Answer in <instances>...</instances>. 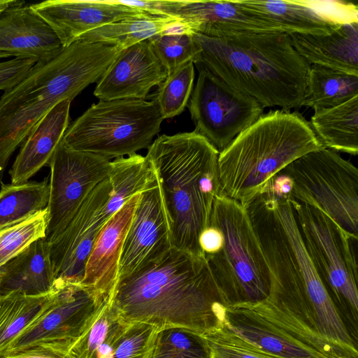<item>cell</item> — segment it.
Segmentation results:
<instances>
[{"instance_id": "cb8c5ba5", "label": "cell", "mask_w": 358, "mask_h": 358, "mask_svg": "<svg viewBox=\"0 0 358 358\" xmlns=\"http://www.w3.org/2000/svg\"><path fill=\"white\" fill-rule=\"evenodd\" d=\"M310 124L324 148L358 153V96L338 106L315 110Z\"/></svg>"}, {"instance_id": "3957f363", "label": "cell", "mask_w": 358, "mask_h": 358, "mask_svg": "<svg viewBox=\"0 0 358 358\" xmlns=\"http://www.w3.org/2000/svg\"><path fill=\"white\" fill-rule=\"evenodd\" d=\"M146 158L156 174L171 246L204 257L199 238L210 225L219 194V152L195 131L163 134L148 148Z\"/></svg>"}, {"instance_id": "4dcf8cb0", "label": "cell", "mask_w": 358, "mask_h": 358, "mask_svg": "<svg viewBox=\"0 0 358 358\" xmlns=\"http://www.w3.org/2000/svg\"><path fill=\"white\" fill-rule=\"evenodd\" d=\"M148 358H210V353L202 335L169 327L157 331Z\"/></svg>"}, {"instance_id": "9a60e30c", "label": "cell", "mask_w": 358, "mask_h": 358, "mask_svg": "<svg viewBox=\"0 0 358 358\" xmlns=\"http://www.w3.org/2000/svg\"><path fill=\"white\" fill-rule=\"evenodd\" d=\"M158 182L140 193L119 265L118 280L159 258L171 248Z\"/></svg>"}, {"instance_id": "30bf717a", "label": "cell", "mask_w": 358, "mask_h": 358, "mask_svg": "<svg viewBox=\"0 0 358 358\" xmlns=\"http://www.w3.org/2000/svg\"><path fill=\"white\" fill-rule=\"evenodd\" d=\"M106 298L81 283L55 280L49 301L5 356L34 350L64 358Z\"/></svg>"}, {"instance_id": "d6a6232c", "label": "cell", "mask_w": 358, "mask_h": 358, "mask_svg": "<svg viewBox=\"0 0 358 358\" xmlns=\"http://www.w3.org/2000/svg\"><path fill=\"white\" fill-rule=\"evenodd\" d=\"M194 80L192 61L167 74L159 85L155 97L164 120L173 118L183 112L193 90Z\"/></svg>"}, {"instance_id": "ee69618b", "label": "cell", "mask_w": 358, "mask_h": 358, "mask_svg": "<svg viewBox=\"0 0 358 358\" xmlns=\"http://www.w3.org/2000/svg\"><path fill=\"white\" fill-rule=\"evenodd\" d=\"M1 12H2V11H1ZM1 12H0V13H1Z\"/></svg>"}, {"instance_id": "2e32d148", "label": "cell", "mask_w": 358, "mask_h": 358, "mask_svg": "<svg viewBox=\"0 0 358 358\" xmlns=\"http://www.w3.org/2000/svg\"><path fill=\"white\" fill-rule=\"evenodd\" d=\"M30 7L52 29L64 48L90 31L148 13L112 0H47Z\"/></svg>"}, {"instance_id": "d6986e66", "label": "cell", "mask_w": 358, "mask_h": 358, "mask_svg": "<svg viewBox=\"0 0 358 358\" xmlns=\"http://www.w3.org/2000/svg\"><path fill=\"white\" fill-rule=\"evenodd\" d=\"M139 196H133L108 220L88 257L81 284L104 298L113 293L118 280L121 253Z\"/></svg>"}, {"instance_id": "d4e9b609", "label": "cell", "mask_w": 358, "mask_h": 358, "mask_svg": "<svg viewBox=\"0 0 358 358\" xmlns=\"http://www.w3.org/2000/svg\"><path fill=\"white\" fill-rule=\"evenodd\" d=\"M241 2L274 22L288 35H327L341 26L324 20L300 0H241Z\"/></svg>"}, {"instance_id": "4316f807", "label": "cell", "mask_w": 358, "mask_h": 358, "mask_svg": "<svg viewBox=\"0 0 358 358\" xmlns=\"http://www.w3.org/2000/svg\"><path fill=\"white\" fill-rule=\"evenodd\" d=\"M358 96V76L312 64L302 106L314 110L332 108Z\"/></svg>"}, {"instance_id": "e0dca14e", "label": "cell", "mask_w": 358, "mask_h": 358, "mask_svg": "<svg viewBox=\"0 0 358 358\" xmlns=\"http://www.w3.org/2000/svg\"><path fill=\"white\" fill-rule=\"evenodd\" d=\"M167 74L149 41H144L120 52L98 80L94 95L102 101L145 99Z\"/></svg>"}, {"instance_id": "5b68a950", "label": "cell", "mask_w": 358, "mask_h": 358, "mask_svg": "<svg viewBox=\"0 0 358 358\" xmlns=\"http://www.w3.org/2000/svg\"><path fill=\"white\" fill-rule=\"evenodd\" d=\"M323 148L300 113L271 110L219 153V194L247 208L274 175L297 158Z\"/></svg>"}, {"instance_id": "6da1fadb", "label": "cell", "mask_w": 358, "mask_h": 358, "mask_svg": "<svg viewBox=\"0 0 358 358\" xmlns=\"http://www.w3.org/2000/svg\"><path fill=\"white\" fill-rule=\"evenodd\" d=\"M112 301L127 322L201 335L224 325L227 308L206 258L173 247L119 279Z\"/></svg>"}, {"instance_id": "9c48e42d", "label": "cell", "mask_w": 358, "mask_h": 358, "mask_svg": "<svg viewBox=\"0 0 358 358\" xmlns=\"http://www.w3.org/2000/svg\"><path fill=\"white\" fill-rule=\"evenodd\" d=\"M282 171L292 180V200L317 208L358 237V170L353 164L323 148L297 158Z\"/></svg>"}, {"instance_id": "ffe728a7", "label": "cell", "mask_w": 358, "mask_h": 358, "mask_svg": "<svg viewBox=\"0 0 358 358\" xmlns=\"http://www.w3.org/2000/svg\"><path fill=\"white\" fill-rule=\"evenodd\" d=\"M224 325L255 347L280 358H331L299 341L247 305L227 307Z\"/></svg>"}, {"instance_id": "7402d4cb", "label": "cell", "mask_w": 358, "mask_h": 358, "mask_svg": "<svg viewBox=\"0 0 358 358\" xmlns=\"http://www.w3.org/2000/svg\"><path fill=\"white\" fill-rule=\"evenodd\" d=\"M55 281L50 245L46 238H41L0 268V296L11 292L47 294Z\"/></svg>"}, {"instance_id": "b9f144b4", "label": "cell", "mask_w": 358, "mask_h": 358, "mask_svg": "<svg viewBox=\"0 0 358 358\" xmlns=\"http://www.w3.org/2000/svg\"><path fill=\"white\" fill-rule=\"evenodd\" d=\"M24 1L20 0H0V12L6 9L22 3Z\"/></svg>"}, {"instance_id": "484cf974", "label": "cell", "mask_w": 358, "mask_h": 358, "mask_svg": "<svg viewBox=\"0 0 358 358\" xmlns=\"http://www.w3.org/2000/svg\"><path fill=\"white\" fill-rule=\"evenodd\" d=\"M177 27H180L178 19L148 13L101 26L85 33L78 39L124 50Z\"/></svg>"}, {"instance_id": "8992f818", "label": "cell", "mask_w": 358, "mask_h": 358, "mask_svg": "<svg viewBox=\"0 0 358 358\" xmlns=\"http://www.w3.org/2000/svg\"><path fill=\"white\" fill-rule=\"evenodd\" d=\"M210 225L221 231L223 243L219 251L205 258L226 307L266 300L271 289L270 273L247 208L218 194Z\"/></svg>"}, {"instance_id": "7a4b0ae2", "label": "cell", "mask_w": 358, "mask_h": 358, "mask_svg": "<svg viewBox=\"0 0 358 358\" xmlns=\"http://www.w3.org/2000/svg\"><path fill=\"white\" fill-rule=\"evenodd\" d=\"M200 51L193 61L264 108L290 111L302 107L310 64L289 35L245 34L211 38L194 33Z\"/></svg>"}, {"instance_id": "74e56055", "label": "cell", "mask_w": 358, "mask_h": 358, "mask_svg": "<svg viewBox=\"0 0 358 358\" xmlns=\"http://www.w3.org/2000/svg\"><path fill=\"white\" fill-rule=\"evenodd\" d=\"M36 61L14 58L0 62V90L7 91L13 87L29 73Z\"/></svg>"}, {"instance_id": "60d3db41", "label": "cell", "mask_w": 358, "mask_h": 358, "mask_svg": "<svg viewBox=\"0 0 358 358\" xmlns=\"http://www.w3.org/2000/svg\"><path fill=\"white\" fill-rule=\"evenodd\" d=\"M3 358H63L52 352L41 350H25L16 354L8 355Z\"/></svg>"}, {"instance_id": "603a6c76", "label": "cell", "mask_w": 358, "mask_h": 358, "mask_svg": "<svg viewBox=\"0 0 358 358\" xmlns=\"http://www.w3.org/2000/svg\"><path fill=\"white\" fill-rule=\"evenodd\" d=\"M296 51L310 65L358 76V22L341 25L327 35L292 34Z\"/></svg>"}, {"instance_id": "d590c367", "label": "cell", "mask_w": 358, "mask_h": 358, "mask_svg": "<svg viewBox=\"0 0 358 358\" xmlns=\"http://www.w3.org/2000/svg\"><path fill=\"white\" fill-rule=\"evenodd\" d=\"M157 329L143 322H130L123 333L112 358H148Z\"/></svg>"}, {"instance_id": "ac0fdd59", "label": "cell", "mask_w": 358, "mask_h": 358, "mask_svg": "<svg viewBox=\"0 0 358 358\" xmlns=\"http://www.w3.org/2000/svg\"><path fill=\"white\" fill-rule=\"evenodd\" d=\"M52 29L25 2L0 13V52L48 62L64 50Z\"/></svg>"}, {"instance_id": "f546056e", "label": "cell", "mask_w": 358, "mask_h": 358, "mask_svg": "<svg viewBox=\"0 0 358 358\" xmlns=\"http://www.w3.org/2000/svg\"><path fill=\"white\" fill-rule=\"evenodd\" d=\"M112 296L103 301L64 358H96L106 341L127 322L114 306Z\"/></svg>"}, {"instance_id": "44dd1931", "label": "cell", "mask_w": 358, "mask_h": 358, "mask_svg": "<svg viewBox=\"0 0 358 358\" xmlns=\"http://www.w3.org/2000/svg\"><path fill=\"white\" fill-rule=\"evenodd\" d=\"M71 101L66 99L54 106L24 139L9 172L11 184L27 182L49 165L69 125Z\"/></svg>"}, {"instance_id": "4fadbf2b", "label": "cell", "mask_w": 358, "mask_h": 358, "mask_svg": "<svg viewBox=\"0 0 358 358\" xmlns=\"http://www.w3.org/2000/svg\"><path fill=\"white\" fill-rule=\"evenodd\" d=\"M110 192L108 178L89 193L65 228L48 242L55 280L81 283L96 238L118 210L109 202Z\"/></svg>"}, {"instance_id": "8d00e7d4", "label": "cell", "mask_w": 358, "mask_h": 358, "mask_svg": "<svg viewBox=\"0 0 358 358\" xmlns=\"http://www.w3.org/2000/svg\"><path fill=\"white\" fill-rule=\"evenodd\" d=\"M324 20L338 25L358 22V6L346 1L300 0Z\"/></svg>"}, {"instance_id": "52a82bcc", "label": "cell", "mask_w": 358, "mask_h": 358, "mask_svg": "<svg viewBox=\"0 0 358 358\" xmlns=\"http://www.w3.org/2000/svg\"><path fill=\"white\" fill-rule=\"evenodd\" d=\"M163 120L155 99L99 100L69 124L62 141L73 150L115 159L148 148Z\"/></svg>"}, {"instance_id": "8fae6325", "label": "cell", "mask_w": 358, "mask_h": 358, "mask_svg": "<svg viewBox=\"0 0 358 358\" xmlns=\"http://www.w3.org/2000/svg\"><path fill=\"white\" fill-rule=\"evenodd\" d=\"M197 69L199 76L187 106L194 131L220 153L264 114V108L207 69Z\"/></svg>"}, {"instance_id": "277c9868", "label": "cell", "mask_w": 358, "mask_h": 358, "mask_svg": "<svg viewBox=\"0 0 358 358\" xmlns=\"http://www.w3.org/2000/svg\"><path fill=\"white\" fill-rule=\"evenodd\" d=\"M78 39L55 58L37 62L0 98V184L8 161L34 127L57 104L99 80L122 51Z\"/></svg>"}, {"instance_id": "83f0119b", "label": "cell", "mask_w": 358, "mask_h": 358, "mask_svg": "<svg viewBox=\"0 0 358 358\" xmlns=\"http://www.w3.org/2000/svg\"><path fill=\"white\" fill-rule=\"evenodd\" d=\"M49 178L41 182L3 184L0 190V230L26 220L47 208Z\"/></svg>"}, {"instance_id": "e575fe53", "label": "cell", "mask_w": 358, "mask_h": 358, "mask_svg": "<svg viewBox=\"0 0 358 358\" xmlns=\"http://www.w3.org/2000/svg\"><path fill=\"white\" fill-rule=\"evenodd\" d=\"M202 336L208 344L210 358H280L245 341L224 324Z\"/></svg>"}, {"instance_id": "5bb4252c", "label": "cell", "mask_w": 358, "mask_h": 358, "mask_svg": "<svg viewBox=\"0 0 358 358\" xmlns=\"http://www.w3.org/2000/svg\"><path fill=\"white\" fill-rule=\"evenodd\" d=\"M158 15L178 19L183 29L211 38L284 33L274 22L241 1L162 0Z\"/></svg>"}, {"instance_id": "ba28073f", "label": "cell", "mask_w": 358, "mask_h": 358, "mask_svg": "<svg viewBox=\"0 0 358 358\" xmlns=\"http://www.w3.org/2000/svg\"><path fill=\"white\" fill-rule=\"evenodd\" d=\"M305 249L334 303L357 322V241L317 208L291 200Z\"/></svg>"}, {"instance_id": "f1b7e54d", "label": "cell", "mask_w": 358, "mask_h": 358, "mask_svg": "<svg viewBox=\"0 0 358 358\" xmlns=\"http://www.w3.org/2000/svg\"><path fill=\"white\" fill-rule=\"evenodd\" d=\"M51 296H30L11 292L0 296V358L8 352L14 340L37 317Z\"/></svg>"}, {"instance_id": "836d02e7", "label": "cell", "mask_w": 358, "mask_h": 358, "mask_svg": "<svg viewBox=\"0 0 358 358\" xmlns=\"http://www.w3.org/2000/svg\"><path fill=\"white\" fill-rule=\"evenodd\" d=\"M47 208L26 220L0 230V268L31 243L46 238Z\"/></svg>"}, {"instance_id": "1f68e13d", "label": "cell", "mask_w": 358, "mask_h": 358, "mask_svg": "<svg viewBox=\"0 0 358 358\" xmlns=\"http://www.w3.org/2000/svg\"><path fill=\"white\" fill-rule=\"evenodd\" d=\"M148 41L168 73L188 62H193L200 51L193 32L181 27L156 35Z\"/></svg>"}, {"instance_id": "7c38bea8", "label": "cell", "mask_w": 358, "mask_h": 358, "mask_svg": "<svg viewBox=\"0 0 358 358\" xmlns=\"http://www.w3.org/2000/svg\"><path fill=\"white\" fill-rule=\"evenodd\" d=\"M48 166L46 239L50 242L65 228L89 193L108 178L112 162L99 155L73 150L62 140Z\"/></svg>"}, {"instance_id": "f35d334b", "label": "cell", "mask_w": 358, "mask_h": 358, "mask_svg": "<svg viewBox=\"0 0 358 358\" xmlns=\"http://www.w3.org/2000/svg\"><path fill=\"white\" fill-rule=\"evenodd\" d=\"M292 188L291 178L280 171L268 180L260 194H266L277 200L290 201Z\"/></svg>"}, {"instance_id": "7bdbcfd3", "label": "cell", "mask_w": 358, "mask_h": 358, "mask_svg": "<svg viewBox=\"0 0 358 358\" xmlns=\"http://www.w3.org/2000/svg\"><path fill=\"white\" fill-rule=\"evenodd\" d=\"M10 55L7 54V53H5V52H0V59L1 58H5V57H10Z\"/></svg>"}, {"instance_id": "ab89813d", "label": "cell", "mask_w": 358, "mask_h": 358, "mask_svg": "<svg viewBox=\"0 0 358 358\" xmlns=\"http://www.w3.org/2000/svg\"><path fill=\"white\" fill-rule=\"evenodd\" d=\"M223 236L221 231L209 225L200 234L199 243L204 256L213 255L220 250L222 245Z\"/></svg>"}]
</instances>
